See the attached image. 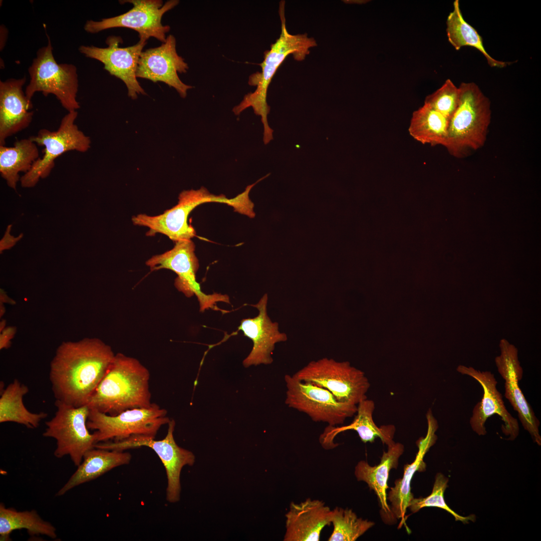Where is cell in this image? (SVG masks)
Wrapping results in <instances>:
<instances>
[{
  "instance_id": "cell-1",
  "label": "cell",
  "mask_w": 541,
  "mask_h": 541,
  "mask_svg": "<svg viewBox=\"0 0 541 541\" xmlns=\"http://www.w3.org/2000/svg\"><path fill=\"white\" fill-rule=\"evenodd\" d=\"M115 355L111 347L98 338L62 342L50 366L56 400L75 407L86 405Z\"/></svg>"
},
{
  "instance_id": "cell-2",
  "label": "cell",
  "mask_w": 541,
  "mask_h": 541,
  "mask_svg": "<svg viewBox=\"0 0 541 541\" xmlns=\"http://www.w3.org/2000/svg\"><path fill=\"white\" fill-rule=\"evenodd\" d=\"M150 373L136 358L115 354L104 376L86 404L90 409L116 415L151 405Z\"/></svg>"
},
{
  "instance_id": "cell-3",
  "label": "cell",
  "mask_w": 541,
  "mask_h": 541,
  "mask_svg": "<svg viewBox=\"0 0 541 541\" xmlns=\"http://www.w3.org/2000/svg\"><path fill=\"white\" fill-rule=\"evenodd\" d=\"M279 15L281 21L280 36L271 45L270 50L265 52L264 60L260 64L261 71L251 74L249 77L248 84L255 86L256 89L245 95L242 101L232 109L235 115H238L247 108L252 107L255 114L261 116L265 144L273 139V130L267 122L270 107L266 102L268 88L273 77L288 56L292 55L295 60L302 61L309 54L310 49L317 45L315 40L308 37L306 34L292 35L288 32L284 1L280 3Z\"/></svg>"
},
{
  "instance_id": "cell-4",
  "label": "cell",
  "mask_w": 541,
  "mask_h": 541,
  "mask_svg": "<svg viewBox=\"0 0 541 541\" xmlns=\"http://www.w3.org/2000/svg\"><path fill=\"white\" fill-rule=\"evenodd\" d=\"M457 107L449 121L444 147L454 157L463 158L485 142L491 121L490 103L473 82L462 83Z\"/></svg>"
},
{
  "instance_id": "cell-5",
  "label": "cell",
  "mask_w": 541,
  "mask_h": 541,
  "mask_svg": "<svg viewBox=\"0 0 541 541\" xmlns=\"http://www.w3.org/2000/svg\"><path fill=\"white\" fill-rule=\"evenodd\" d=\"M225 203L232 206L236 212L244 213L248 206V200L244 192L228 199L225 195H215L202 187L198 190H184L178 197V202L174 207L161 214L150 216L139 214L132 218L136 225L149 228L146 235L154 236L161 233L175 241L191 239L195 236L194 228L187 222L190 213L197 206L206 202Z\"/></svg>"
},
{
  "instance_id": "cell-6",
  "label": "cell",
  "mask_w": 541,
  "mask_h": 541,
  "mask_svg": "<svg viewBox=\"0 0 541 541\" xmlns=\"http://www.w3.org/2000/svg\"><path fill=\"white\" fill-rule=\"evenodd\" d=\"M48 41L46 46L38 51L29 69L31 80L25 91L26 97L32 101L37 92L45 96L53 94L68 112L77 111L80 106L77 100L79 84L76 67L57 63L49 37Z\"/></svg>"
},
{
  "instance_id": "cell-7",
  "label": "cell",
  "mask_w": 541,
  "mask_h": 541,
  "mask_svg": "<svg viewBox=\"0 0 541 541\" xmlns=\"http://www.w3.org/2000/svg\"><path fill=\"white\" fill-rule=\"evenodd\" d=\"M167 413L154 403L148 407L128 409L113 416L90 409L87 425L95 431L96 443L121 441L134 435L155 437L160 427L170 421Z\"/></svg>"
},
{
  "instance_id": "cell-8",
  "label": "cell",
  "mask_w": 541,
  "mask_h": 541,
  "mask_svg": "<svg viewBox=\"0 0 541 541\" xmlns=\"http://www.w3.org/2000/svg\"><path fill=\"white\" fill-rule=\"evenodd\" d=\"M77 111L68 112L61 119L57 130L41 129L36 135L30 137L38 146H43V155L39 158L31 170L21 177V186L34 187L40 178H45L55 167L56 159L71 151H87L91 147V139L79 129L75 122Z\"/></svg>"
},
{
  "instance_id": "cell-9",
  "label": "cell",
  "mask_w": 541,
  "mask_h": 541,
  "mask_svg": "<svg viewBox=\"0 0 541 541\" xmlns=\"http://www.w3.org/2000/svg\"><path fill=\"white\" fill-rule=\"evenodd\" d=\"M293 375L327 389L341 402L356 405L367 398L370 387L365 373L349 362L326 357L310 361Z\"/></svg>"
},
{
  "instance_id": "cell-10",
  "label": "cell",
  "mask_w": 541,
  "mask_h": 541,
  "mask_svg": "<svg viewBox=\"0 0 541 541\" xmlns=\"http://www.w3.org/2000/svg\"><path fill=\"white\" fill-rule=\"evenodd\" d=\"M55 404L57 410L54 417L45 423L43 436L56 440V457L69 456L78 466L86 452L96 443L94 434L90 433L87 425L90 409L87 405L75 407L59 400H56Z\"/></svg>"
},
{
  "instance_id": "cell-11",
  "label": "cell",
  "mask_w": 541,
  "mask_h": 541,
  "mask_svg": "<svg viewBox=\"0 0 541 541\" xmlns=\"http://www.w3.org/2000/svg\"><path fill=\"white\" fill-rule=\"evenodd\" d=\"M174 246L164 253L155 255L146 262L151 271L168 269L175 273L177 277L175 286L187 297L195 295L199 302L200 312L212 309L226 312L216 306L218 302L230 304L227 295L218 293L207 295L202 292L200 284L196 281V274L199 262L195 255V245L191 239L175 241Z\"/></svg>"
},
{
  "instance_id": "cell-12",
  "label": "cell",
  "mask_w": 541,
  "mask_h": 541,
  "mask_svg": "<svg viewBox=\"0 0 541 541\" xmlns=\"http://www.w3.org/2000/svg\"><path fill=\"white\" fill-rule=\"evenodd\" d=\"M284 379L287 388L285 404L306 414L314 422L336 426L356 413L357 405L339 401L324 388L299 380L293 375H286Z\"/></svg>"
},
{
  "instance_id": "cell-13",
  "label": "cell",
  "mask_w": 541,
  "mask_h": 541,
  "mask_svg": "<svg viewBox=\"0 0 541 541\" xmlns=\"http://www.w3.org/2000/svg\"><path fill=\"white\" fill-rule=\"evenodd\" d=\"M168 425L167 434L161 440H155V437L147 436L134 435L121 441L98 443L95 447L119 451L143 446L152 449L165 469L167 479L166 500L175 503L180 499L181 470L186 465H193L195 458L191 451L179 446L176 443L173 435L175 421L170 420Z\"/></svg>"
},
{
  "instance_id": "cell-14",
  "label": "cell",
  "mask_w": 541,
  "mask_h": 541,
  "mask_svg": "<svg viewBox=\"0 0 541 541\" xmlns=\"http://www.w3.org/2000/svg\"><path fill=\"white\" fill-rule=\"evenodd\" d=\"M133 4L127 12L116 17L103 19L101 21H88L85 30L95 34L113 28H127L138 32L140 40L147 41L154 37L161 42L166 41V33L170 30L169 26H163L161 19L163 15L179 3V1L170 0L163 5L161 0L122 1Z\"/></svg>"
},
{
  "instance_id": "cell-15",
  "label": "cell",
  "mask_w": 541,
  "mask_h": 541,
  "mask_svg": "<svg viewBox=\"0 0 541 541\" xmlns=\"http://www.w3.org/2000/svg\"><path fill=\"white\" fill-rule=\"evenodd\" d=\"M499 347L500 353L495 358V363L497 371L504 380V396L517 412L525 430L529 432L533 441L540 446L539 421L518 384L523 376V369L518 359V350L505 339L500 340Z\"/></svg>"
},
{
  "instance_id": "cell-16",
  "label": "cell",
  "mask_w": 541,
  "mask_h": 541,
  "mask_svg": "<svg viewBox=\"0 0 541 541\" xmlns=\"http://www.w3.org/2000/svg\"><path fill=\"white\" fill-rule=\"evenodd\" d=\"M458 372L475 379L483 390V396L480 402L474 407L469 423L473 431L478 435L486 434L485 423L488 418L494 414L499 416L503 422L502 432L509 436L508 440H514L519 434L517 419L507 411L504 404L501 394L498 391L497 381L490 371H480L472 367L458 365Z\"/></svg>"
},
{
  "instance_id": "cell-17",
  "label": "cell",
  "mask_w": 541,
  "mask_h": 541,
  "mask_svg": "<svg viewBox=\"0 0 541 541\" xmlns=\"http://www.w3.org/2000/svg\"><path fill=\"white\" fill-rule=\"evenodd\" d=\"M122 40L120 37L111 36L106 40L107 48L93 46H81L79 51L86 57L102 62L104 69L110 75L121 79L128 89V95L133 99L137 94L145 95L136 76L138 61L146 41L139 40L135 45L125 48L119 47Z\"/></svg>"
},
{
  "instance_id": "cell-18",
  "label": "cell",
  "mask_w": 541,
  "mask_h": 541,
  "mask_svg": "<svg viewBox=\"0 0 541 541\" xmlns=\"http://www.w3.org/2000/svg\"><path fill=\"white\" fill-rule=\"evenodd\" d=\"M188 69V64L177 53L175 37L170 35L160 46L142 52L136 76L154 83L163 82L174 88L184 98L187 91L192 86L183 83L178 73H185Z\"/></svg>"
},
{
  "instance_id": "cell-19",
  "label": "cell",
  "mask_w": 541,
  "mask_h": 541,
  "mask_svg": "<svg viewBox=\"0 0 541 541\" xmlns=\"http://www.w3.org/2000/svg\"><path fill=\"white\" fill-rule=\"evenodd\" d=\"M267 302L268 296L265 294L257 304L252 305L258 310V315L242 319L238 327L253 343L251 352L243 361L245 367L271 364L275 345L288 340L287 334L279 331L278 323L272 322L268 316Z\"/></svg>"
},
{
  "instance_id": "cell-20",
  "label": "cell",
  "mask_w": 541,
  "mask_h": 541,
  "mask_svg": "<svg viewBox=\"0 0 541 541\" xmlns=\"http://www.w3.org/2000/svg\"><path fill=\"white\" fill-rule=\"evenodd\" d=\"M26 81L24 77L0 82V145H5L9 137L27 128L33 120V104L23 90Z\"/></svg>"
},
{
  "instance_id": "cell-21",
  "label": "cell",
  "mask_w": 541,
  "mask_h": 541,
  "mask_svg": "<svg viewBox=\"0 0 541 541\" xmlns=\"http://www.w3.org/2000/svg\"><path fill=\"white\" fill-rule=\"evenodd\" d=\"M332 510L319 499L292 502L285 514L284 541H319L323 529L331 523Z\"/></svg>"
},
{
  "instance_id": "cell-22",
  "label": "cell",
  "mask_w": 541,
  "mask_h": 541,
  "mask_svg": "<svg viewBox=\"0 0 541 541\" xmlns=\"http://www.w3.org/2000/svg\"><path fill=\"white\" fill-rule=\"evenodd\" d=\"M404 450L403 445L394 442L388 446V450L383 451L380 463L371 466L364 460L359 461L355 468V475L358 481L366 482L370 489L376 493L381 506V515L386 523H391L394 517L387 502V490L389 488L388 480L390 470L396 468L398 461Z\"/></svg>"
},
{
  "instance_id": "cell-23",
  "label": "cell",
  "mask_w": 541,
  "mask_h": 541,
  "mask_svg": "<svg viewBox=\"0 0 541 541\" xmlns=\"http://www.w3.org/2000/svg\"><path fill=\"white\" fill-rule=\"evenodd\" d=\"M428 430L426 436L420 438L417 441L418 451L414 460L410 464H406L404 467L403 475L401 478L395 481L394 486L390 488L387 494V500L391 503L390 506L394 517L400 519L399 528L406 525L407 510L411 500L414 498L411 492V483L414 474L417 471H424L426 464L423 458L430 447L435 443L436 436L435 432L437 428L436 422L431 420L428 422Z\"/></svg>"
},
{
  "instance_id": "cell-24",
  "label": "cell",
  "mask_w": 541,
  "mask_h": 541,
  "mask_svg": "<svg viewBox=\"0 0 541 541\" xmlns=\"http://www.w3.org/2000/svg\"><path fill=\"white\" fill-rule=\"evenodd\" d=\"M131 458L128 452L94 447L86 452L75 472L56 496H62L77 486L94 480L116 467L128 464Z\"/></svg>"
},
{
  "instance_id": "cell-25",
  "label": "cell",
  "mask_w": 541,
  "mask_h": 541,
  "mask_svg": "<svg viewBox=\"0 0 541 541\" xmlns=\"http://www.w3.org/2000/svg\"><path fill=\"white\" fill-rule=\"evenodd\" d=\"M374 409L375 403L373 400L366 398L361 401L357 405L356 415L352 422L343 427L329 426L321 437L322 443L324 445L332 444L338 434L353 430L357 432L363 443H372L378 437L383 443L387 446L391 445L395 442L393 438L395 427L393 425L377 426L373 418Z\"/></svg>"
},
{
  "instance_id": "cell-26",
  "label": "cell",
  "mask_w": 541,
  "mask_h": 541,
  "mask_svg": "<svg viewBox=\"0 0 541 541\" xmlns=\"http://www.w3.org/2000/svg\"><path fill=\"white\" fill-rule=\"evenodd\" d=\"M38 146L30 137L16 141L13 146L0 145V173L10 187L16 190L20 173L29 172L40 157Z\"/></svg>"
},
{
  "instance_id": "cell-27",
  "label": "cell",
  "mask_w": 541,
  "mask_h": 541,
  "mask_svg": "<svg viewBox=\"0 0 541 541\" xmlns=\"http://www.w3.org/2000/svg\"><path fill=\"white\" fill-rule=\"evenodd\" d=\"M2 390L0 397V423L15 422L34 429L38 427L41 421L48 416L46 412L33 413L26 407L23 398L29 389L19 380L14 379Z\"/></svg>"
},
{
  "instance_id": "cell-28",
  "label": "cell",
  "mask_w": 541,
  "mask_h": 541,
  "mask_svg": "<svg viewBox=\"0 0 541 541\" xmlns=\"http://www.w3.org/2000/svg\"><path fill=\"white\" fill-rule=\"evenodd\" d=\"M449 120L439 112L424 104L413 112L408 132L423 144L444 146L448 134Z\"/></svg>"
},
{
  "instance_id": "cell-29",
  "label": "cell",
  "mask_w": 541,
  "mask_h": 541,
  "mask_svg": "<svg viewBox=\"0 0 541 541\" xmlns=\"http://www.w3.org/2000/svg\"><path fill=\"white\" fill-rule=\"evenodd\" d=\"M21 529H26L32 536L43 535L52 539L57 537L55 527L42 519L36 510L18 511L1 503V540H9L11 533Z\"/></svg>"
},
{
  "instance_id": "cell-30",
  "label": "cell",
  "mask_w": 541,
  "mask_h": 541,
  "mask_svg": "<svg viewBox=\"0 0 541 541\" xmlns=\"http://www.w3.org/2000/svg\"><path fill=\"white\" fill-rule=\"evenodd\" d=\"M446 33L449 43L456 50L465 46L473 47L481 53L491 67L503 68L510 64L498 61L488 54L484 47L481 36L464 19L458 0L454 2L453 10L447 17Z\"/></svg>"
},
{
  "instance_id": "cell-31",
  "label": "cell",
  "mask_w": 541,
  "mask_h": 541,
  "mask_svg": "<svg viewBox=\"0 0 541 541\" xmlns=\"http://www.w3.org/2000/svg\"><path fill=\"white\" fill-rule=\"evenodd\" d=\"M333 530L329 541H355L373 526V521L358 517L351 509L336 507L332 510Z\"/></svg>"
},
{
  "instance_id": "cell-32",
  "label": "cell",
  "mask_w": 541,
  "mask_h": 541,
  "mask_svg": "<svg viewBox=\"0 0 541 541\" xmlns=\"http://www.w3.org/2000/svg\"><path fill=\"white\" fill-rule=\"evenodd\" d=\"M448 478L441 473H437L435 476L431 493L426 497L413 498L410 502L408 508L412 513H415L424 507H438L452 515L456 521H461L463 523H468L469 521L474 522L475 516L474 514L467 516L460 515L450 508L446 503L444 498V493L448 486Z\"/></svg>"
},
{
  "instance_id": "cell-33",
  "label": "cell",
  "mask_w": 541,
  "mask_h": 541,
  "mask_svg": "<svg viewBox=\"0 0 541 541\" xmlns=\"http://www.w3.org/2000/svg\"><path fill=\"white\" fill-rule=\"evenodd\" d=\"M460 92L450 79L434 93L427 96L424 104L441 113L449 121L454 113L459 100Z\"/></svg>"
},
{
  "instance_id": "cell-34",
  "label": "cell",
  "mask_w": 541,
  "mask_h": 541,
  "mask_svg": "<svg viewBox=\"0 0 541 541\" xmlns=\"http://www.w3.org/2000/svg\"><path fill=\"white\" fill-rule=\"evenodd\" d=\"M17 329L14 326L5 328L1 331L0 349H8L11 345L12 340L14 338Z\"/></svg>"
},
{
  "instance_id": "cell-35",
  "label": "cell",
  "mask_w": 541,
  "mask_h": 541,
  "mask_svg": "<svg viewBox=\"0 0 541 541\" xmlns=\"http://www.w3.org/2000/svg\"><path fill=\"white\" fill-rule=\"evenodd\" d=\"M11 225H9L7 229L6 232L5 236L1 241V251L6 249L10 248L12 246L16 244V243L19 241L20 238L23 237V234H21L17 237H15L11 235L10 233V231L11 229Z\"/></svg>"
}]
</instances>
